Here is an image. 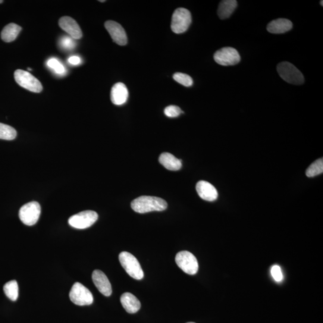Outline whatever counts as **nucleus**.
Masks as SVG:
<instances>
[{
  "mask_svg": "<svg viewBox=\"0 0 323 323\" xmlns=\"http://www.w3.org/2000/svg\"><path fill=\"white\" fill-rule=\"evenodd\" d=\"M99 2L103 3V2H105V1H99Z\"/></svg>",
  "mask_w": 323,
  "mask_h": 323,
  "instance_id": "473e14b6",
  "label": "nucleus"
},
{
  "mask_svg": "<svg viewBox=\"0 0 323 323\" xmlns=\"http://www.w3.org/2000/svg\"><path fill=\"white\" fill-rule=\"evenodd\" d=\"M323 3V2H322V1H321V2H320V5H321V6H323V3Z\"/></svg>",
  "mask_w": 323,
  "mask_h": 323,
  "instance_id": "c756f323",
  "label": "nucleus"
},
{
  "mask_svg": "<svg viewBox=\"0 0 323 323\" xmlns=\"http://www.w3.org/2000/svg\"><path fill=\"white\" fill-rule=\"evenodd\" d=\"M236 0H224L219 4L218 14L221 20L229 18L237 7Z\"/></svg>",
  "mask_w": 323,
  "mask_h": 323,
  "instance_id": "6ab92c4d",
  "label": "nucleus"
},
{
  "mask_svg": "<svg viewBox=\"0 0 323 323\" xmlns=\"http://www.w3.org/2000/svg\"><path fill=\"white\" fill-rule=\"evenodd\" d=\"M174 79L178 83L186 87L192 86L193 81L192 77L186 74L177 73L174 74Z\"/></svg>",
  "mask_w": 323,
  "mask_h": 323,
  "instance_id": "393cba45",
  "label": "nucleus"
},
{
  "mask_svg": "<svg viewBox=\"0 0 323 323\" xmlns=\"http://www.w3.org/2000/svg\"><path fill=\"white\" fill-rule=\"evenodd\" d=\"M59 26L74 39L78 40L82 37L83 34L79 26L71 17H62L59 21Z\"/></svg>",
  "mask_w": 323,
  "mask_h": 323,
  "instance_id": "ddd939ff",
  "label": "nucleus"
},
{
  "mask_svg": "<svg viewBox=\"0 0 323 323\" xmlns=\"http://www.w3.org/2000/svg\"><path fill=\"white\" fill-rule=\"evenodd\" d=\"M196 189L199 196L203 200L207 201H214L217 199L218 192L214 186L208 182L199 181L197 183Z\"/></svg>",
  "mask_w": 323,
  "mask_h": 323,
  "instance_id": "4468645a",
  "label": "nucleus"
},
{
  "mask_svg": "<svg viewBox=\"0 0 323 323\" xmlns=\"http://www.w3.org/2000/svg\"><path fill=\"white\" fill-rule=\"evenodd\" d=\"M187 323H194V322H187Z\"/></svg>",
  "mask_w": 323,
  "mask_h": 323,
  "instance_id": "72a5a7b5",
  "label": "nucleus"
},
{
  "mask_svg": "<svg viewBox=\"0 0 323 323\" xmlns=\"http://www.w3.org/2000/svg\"><path fill=\"white\" fill-rule=\"evenodd\" d=\"M47 65H48L50 68H51L52 70L54 71L56 74L62 75L65 73V68L64 66L56 58L49 59L48 62H47Z\"/></svg>",
  "mask_w": 323,
  "mask_h": 323,
  "instance_id": "b1692460",
  "label": "nucleus"
},
{
  "mask_svg": "<svg viewBox=\"0 0 323 323\" xmlns=\"http://www.w3.org/2000/svg\"><path fill=\"white\" fill-rule=\"evenodd\" d=\"M277 71L280 76L288 83L300 85L305 81L302 73L290 62H281L277 65Z\"/></svg>",
  "mask_w": 323,
  "mask_h": 323,
  "instance_id": "7ed1b4c3",
  "label": "nucleus"
},
{
  "mask_svg": "<svg viewBox=\"0 0 323 323\" xmlns=\"http://www.w3.org/2000/svg\"><path fill=\"white\" fill-rule=\"evenodd\" d=\"M15 81L19 85L31 92L40 93L43 90L40 81L28 71L23 70H16L14 73Z\"/></svg>",
  "mask_w": 323,
  "mask_h": 323,
  "instance_id": "39448f33",
  "label": "nucleus"
},
{
  "mask_svg": "<svg viewBox=\"0 0 323 323\" xmlns=\"http://www.w3.org/2000/svg\"><path fill=\"white\" fill-rule=\"evenodd\" d=\"M323 160L322 158L316 160L312 163L307 169L306 174L308 177H313L322 173Z\"/></svg>",
  "mask_w": 323,
  "mask_h": 323,
  "instance_id": "5701e85b",
  "label": "nucleus"
},
{
  "mask_svg": "<svg viewBox=\"0 0 323 323\" xmlns=\"http://www.w3.org/2000/svg\"><path fill=\"white\" fill-rule=\"evenodd\" d=\"M175 262L182 271L189 275L196 274L198 271L197 260L192 253L182 251L175 256Z\"/></svg>",
  "mask_w": 323,
  "mask_h": 323,
  "instance_id": "0eeeda50",
  "label": "nucleus"
},
{
  "mask_svg": "<svg viewBox=\"0 0 323 323\" xmlns=\"http://www.w3.org/2000/svg\"><path fill=\"white\" fill-rule=\"evenodd\" d=\"M69 296L71 302L78 306L90 305L93 302L92 293L88 288L78 282L72 287Z\"/></svg>",
  "mask_w": 323,
  "mask_h": 323,
  "instance_id": "423d86ee",
  "label": "nucleus"
},
{
  "mask_svg": "<svg viewBox=\"0 0 323 323\" xmlns=\"http://www.w3.org/2000/svg\"><path fill=\"white\" fill-rule=\"evenodd\" d=\"M92 280L99 292L105 296H110L112 293L111 283L104 273L101 271L95 270L92 273Z\"/></svg>",
  "mask_w": 323,
  "mask_h": 323,
  "instance_id": "f8f14e48",
  "label": "nucleus"
},
{
  "mask_svg": "<svg viewBox=\"0 0 323 323\" xmlns=\"http://www.w3.org/2000/svg\"><path fill=\"white\" fill-rule=\"evenodd\" d=\"M60 46L62 48L66 50H72L76 46V42H74V39L71 37L65 36L61 38L59 42Z\"/></svg>",
  "mask_w": 323,
  "mask_h": 323,
  "instance_id": "a878e982",
  "label": "nucleus"
},
{
  "mask_svg": "<svg viewBox=\"0 0 323 323\" xmlns=\"http://www.w3.org/2000/svg\"><path fill=\"white\" fill-rule=\"evenodd\" d=\"M3 3V1H2V0H0V4H2V3Z\"/></svg>",
  "mask_w": 323,
  "mask_h": 323,
  "instance_id": "7c9ffc66",
  "label": "nucleus"
},
{
  "mask_svg": "<svg viewBox=\"0 0 323 323\" xmlns=\"http://www.w3.org/2000/svg\"><path fill=\"white\" fill-rule=\"evenodd\" d=\"M167 203L158 197L142 196L131 202V208L141 214L152 211H162L167 208Z\"/></svg>",
  "mask_w": 323,
  "mask_h": 323,
  "instance_id": "f257e3e1",
  "label": "nucleus"
},
{
  "mask_svg": "<svg viewBox=\"0 0 323 323\" xmlns=\"http://www.w3.org/2000/svg\"><path fill=\"white\" fill-rule=\"evenodd\" d=\"M98 218V215L96 212L87 210L71 216L69 219L68 224L74 228L84 230L95 224Z\"/></svg>",
  "mask_w": 323,
  "mask_h": 323,
  "instance_id": "6e6552de",
  "label": "nucleus"
},
{
  "mask_svg": "<svg viewBox=\"0 0 323 323\" xmlns=\"http://www.w3.org/2000/svg\"><path fill=\"white\" fill-rule=\"evenodd\" d=\"M28 70H29L30 71L32 70H31V68H28Z\"/></svg>",
  "mask_w": 323,
  "mask_h": 323,
  "instance_id": "2f4dec72",
  "label": "nucleus"
},
{
  "mask_svg": "<svg viewBox=\"0 0 323 323\" xmlns=\"http://www.w3.org/2000/svg\"><path fill=\"white\" fill-rule=\"evenodd\" d=\"M40 213L41 207L39 203L33 201L22 206L19 212V216L24 224L33 226L39 221Z\"/></svg>",
  "mask_w": 323,
  "mask_h": 323,
  "instance_id": "1a4fd4ad",
  "label": "nucleus"
},
{
  "mask_svg": "<svg viewBox=\"0 0 323 323\" xmlns=\"http://www.w3.org/2000/svg\"><path fill=\"white\" fill-rule=\"evenodd\" d=\"M159 161L165 168L170 171H178L182 167L181 161L169 153H163L159 156Z\"/></svg>",
  "mask_w": 323,
  "mask_h": 323,
  "instance_id": "a211bd4d",
  "label": "nucleus"
},
{
  "mask_svg": "<svg viewBox=\"0 0 323 323\" xmlns=\"http://www.w3.org/2000/svg\"><path fill=\"white\" fill-rule=\"evenodd\" d=\"M3 290H4L6 295L11 300L16 301L18 299L19 287L17 281H9L4 285Z\"/></svg>",
  "mask_w": 323,
  "mask_h": 323,
  "instance_id": "412c9836",
  "label": "nucleus"
},
{
  "mask_svg": "<svg viewBox=\"0 0 323 323\" xmlns=\"http://www.w3.org/2000/svg\"><path fill=\"white\" fill-rule=\"evenodd\" d=\"M105 27L114 42L120 46L126 45L128 43L127 33L121 24L114 21L105 22Z\"/></svg>",
  "mask_w": 323,
  "mask_h": 323,
  "instance_id": "9b49d317",
  "label": "nucleus"
},
{
  "mask_svg": "<svg viewBox=\"0 0 323 323\" xmlns=\"http://www.w3.org/2000/svg\"><path fill=\"white\" fill-rule=\"evenodd\" d=\"M119 261L127 274L136 280H140L144 277V272L138 260L132 254L127 252L120 253Z\"/></svg>",
  "mask_w": 323,
  "mask_h": 323,
  "instance_id": "f03ea898",
  "label": "nucleus"
},
{
  "mask_svg": "<svg viewBox=\"0 0 323 323\" xmlns=\"http://www.w3.org/2000/svg\"><path fill=\"white\" fill-rule=\"evenodd\" d=\"M293 28V24L287 19L280 18L272 21L268 25V32L272 34H283Z\"/></svg>",
  "mask_w": 323,
  "mask_h": 323,
  "instance_id": "dca6fc26",
  "label": "nucleus"
},
{
  "mask_svg": "<svg viewBox=\"0 0 323 323\" xmlns=\"http://www.w3.org/2000/svg\"><path fill=\"white\" fill-rule=\"evenodd\" d=\"M111 100L115 105H121L127 101L129 93L126 85L123 83H117L112 87Z\"/></svg>",
  "mask_w": 323,
  "mask_h": 323,
  "instance_id": "2eb2a0df",
  "label": "nucleus"
},
{
  "mask_svg": "<svg viewBox=\"0 0 323 323\" xmlns=\"http://www.w3.org/2000/svg\"><path fill=\"white\" fill-rule=\"evenodd\" d=\"M182 111L176 105H169L165 109L164 114L169 118H176L180 116Z\"/></svg>",
  "mask_w": 323,
  "mask_h": 323,
  "instance_id": "bb28decb",
  "label": "nucleus"
},
{
  "mask_svg": "<svg viewBox=\"0 0 323 323\" xmlns=\"http://www.w3.org/2000/svg\"><path fill=\"white\" fill-rule=\"evenodd\" d=\"M121 302L124 309L130 313H136L141 308L139 300L130 293H125L122 294Z\"/></svg>",
  "mask_w": 323,
  "mask_h": 323,
  "instance_id": "f3484780",
  "label": "nucleus"
},
{
  "mask_svg": "<svg viewBox=\"0 0 323 323\" xmlns=\"http://www.w3.org/2000/svg\"><path fill=\"white\" fill-rule=\"evenodd\" d=\"M214 59L219 65L231 66L239 63L241 57L236 49L231 47H226L214 53Z\"/></svg>",
  "mask_w": 323,
  "mask_h": 323,
  "instance_id": "9d476101",
  "label": "nucleus"
},
{
  "mask_svg": "<svg viewBox=\"0 0 323 323\" xmlns=\"http://www.w3.org/2000/svg\"><path fill=\"white\" fill-rule=\"evenodd\" d=\"M192 23V16L189 11L184 8L176 9L172 15L171 30L174 33L181 34L186 31Z\"/></svg>",
  "mask_w": 323,
  "mask_h": 323,
  "instance_id": "20e7f679",
  "label": "nucleus"
},
{
  "mask_svg": "<svg viewBox=\"0 0 323 323\" xmlns=\"http://www.w3.org/2000/svg\"><path fill=\"white\" fill-rule=\"evenodd\" d=\"M69 63L73 65H77L80 64L81 59L79 56H73L68 59Z\"/></svg>",
  "mask_w": 323,
  "mask_h": 323,
  "instance_id": "c85d7f7f",
  "label": "nucleus"
},
{
  "mask_svg": "<svg viewBox=\"0 0 323 323\" xmlns=\"http://www.w3.org/2000/svg\"><path fill=\"white\" fill-rule=\"evenodd\" d=\"M22 28L18 25L11 23L6 26L2 31V39L5 42H13L20 33Z\"/></svg>",
  "mask_w": 323,
  "mask_h": 323,
  "instance_id": "aec40b11",
  "label": "nucleus"
},
{
  "mask_svg": "<svg viewBox=\"0 0 323 323\" xmlns=\"http://www.w3.org/2000/svg\"><path fill=\"white\" fill-rule=\"evenodd\" d=\"M17 136V132L13 127L0 123V139L13 140Z\"/></svg>",
  "mask_w": 323,
  "mask_h": 323,
  "instance_id": "4be33fe9",
  "label": "nucleus"
},
{
  "mask_svg": "<svg viewBox=\"0 0 323 323\" xmlns=\"http://www.w3.org/2000/svg\"><path fill=\"white\" fill-rule=\"evenodd\" d=\"M271 274L274 280L277 282H280L283 280V275L282 273L280 266L274 265L271 269Z\"/></svg>",
  "mask_w": 323,
  "mask_h": 323,
  "instance_id": "cd10ccee",
  "label": "nucleus"
}]
</instances>
